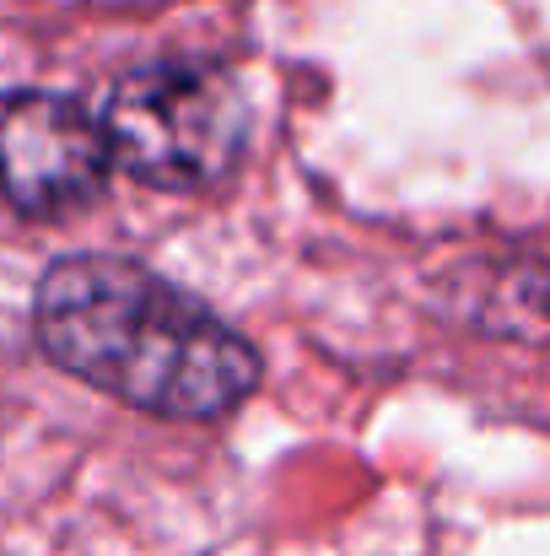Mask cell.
I'll return each instance as SVG.
<instances>
[{
    "instance_id": "cell-3",
    "label": "cell",
    "mask_w": 550,
    "mask_h": 556,
    "mask_svg": "<svg viewBox=\"0 0 550 556\" xmlns=\"http://www.w3.org/2000/svg\"><path fill=\"white\" fill-rule=\"evenodd\" d=\"M114 179L98 114L65 92H0V216L71 222L92 211Z\"/></svg>"
},
{
    "instance_id": "cell-1",
    "label": "cell",
    "mask_w": 550,
    "mask_h": 556,
    "mask_svg": "<svg viewBox=\"0 0 550 556\" xmlns=\"http://www.w3.org/2000/svg\"><path fill=\"white\" fill-rule=\"evenodd\" d=\"M33 341L60 372L163 421H221L265 383L243 330L130 254H60L33 287Z\"/></svg>"
},
{
    "instance_id": "cell-2",
    "label": "cell",
    "mask_w": 550,
    "mask_h": 556,
    "mask_svg": "<svg viewBox=\"0 0 550 556\" xmlns=\"http://www.w3.org/2000/svg\"><path fill=\"white\" fill-rule=\"evenodd\" d=\"M98 130L114 168L168 194L227 185L248 152V92L243 81L200 54H163L130 65L103 109Z\"/></svg>"
}]
</instances>
